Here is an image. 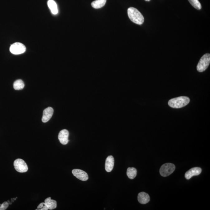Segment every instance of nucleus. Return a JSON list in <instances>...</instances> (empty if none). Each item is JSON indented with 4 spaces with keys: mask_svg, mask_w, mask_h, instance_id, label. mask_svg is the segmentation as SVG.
<instances>
[{
    "mask_svg": "<svg viewBox=\"0 0 210 210\" xmlns=\"http://www.w3.org/2000/svg\"><path fill=\"white\" fill-rule=\"evenodd\" d=\"M128 15L130 19L136 24L142 25L144 22L143 15L137 9L130 7L128 9Z\"/></svg>",
    "mask_w": 210,
    "mask_h": 210,
    "instance_id": "nucleus-1",
    "label": "nucleus"
},
{
    "mask_svg": "<svg viewBox=\"0 0 210 210\" xmlns=\"http://www.w3.org/2000/svg\"><path fill=\"white\" fill-rule=\"evenodd\" d=\"M190 99L188 97L181 96L172 98L169 100L168 104L173 108H181L184 107L189 104Z\"/></svg>",
    "mask_w": 210,
    "mask_h": 210,
    "instance_id": "nucleus-2",
    "label": "nucleus"
},
{
    "mask_svg": "<svg viewBox=\"0 0 210 210\" xmlns=\"http://www.w3.org/2000/svg\"><path fill=\"white\" fill-rule=\"evenodd\" d=\"M210 63V55L209 53L203 55L200 59L197 66V70L198 72L204 71L208 68Z\"/></svg>",
    "mask_w": 210,
    "mask_h": 210,
    "instance_id": "nucleus-3",
    "label": "nucleus"
},
{
    "mask_svg": "<svg viewBox=\"0 0 210 210\" xmlns=\"http://www.w3.org/2000/svg\"><path fill=\"white\" fill-rule=\"evenodd\" d=\"M174 165L171 163H166L163 165L160 169V173L163 177H167L171 174L175 170Z\"/></svg>",
    "mask_w": 210,
    "mask_h": 210,
    "instance_id": "nucleus-4",
    "label": "nucleus"
},
{
    "mask_svg": "<svg viewBox=\"0 0 210 210\" xmlns=\"http://www.w3.org/2000/svg\"><path fill=\"white\" fill-rule=\"evenodd\" d=\"M9 50L12 54L20 55L25 52L26 48L23 44L20 43H15L11 45Z\"/></svg>",
    "mask_w": 210,
    "mask_h": 210,
    "instance_id": "nucleus-5",
    "label": "nucleus"
},
{
    "mask_svg": "<svg viewBox=\"0 0 210 210\" xmlns=\"http://www.w3.org/2000/svg\"><path fill=\"white\" fill-rule=\"evenodd\" d=\"M14 166L17 172L23 173L27 172L28 167L26 163L23 160L17 159L14 162Z\"/></svg>",
    "mask_w": 210,
    "mask_h": 210,
    "instance_id": "nucleus-6",
    "label": "nucleus"
},
{
    "mask_svg": "<svg viewBox=\"0 0 210 210\" xmlns=\"http://www.w3.org/2000/svg\"><path fill=\"white\" fill-rule=\"evenodd\" d=\"M72 173L74 176L82 181H86L88 179V176L85 172L80 169H74L72 170Z\"/></svg>",
    "mask_w": 210,
    "mask_h": 210,
    "instance_id": "nucleus-7",
    "label": "nucleus"
},
{
    "mask_svg": "<svg viewBox=\"0 0 210 210\" xmlns=\"http://www.w3.org/2000/svg\"><path fill=\"white\" fill-rule=\"evenodd\" d=\"M69 136L68 131L67 130L64 129L62 130L59 133L58 138L61 144L63 145H67L69 141Z\"/></svg>",
    "mask_w": 210,
    "mask_h": 210,
    "instance_id": "nucleus-8",
    "label": "nucleus"
},
{
    "mask_svg": "<svg viewBox=\"0 0 210 210\" xmlns=\"http://www.w3.org/2000/svg\"><path fill=\"white\" fill-rule=\"evenodd\" d=\"M202 169L200 167H194L186 172L185 177L187 179H189L192 177L201 174Z\"/></svg>",
    "mask_w": 210,
    "mask_h": 210,
    "instance_id": "nucleus-9",
    "label": "nucleus"
},
{
    "mask_svg": "<svg viewBox=\"0 0 210 210\" xmlns=\"http://www.w3.org/2000/svg\"><path fill=\"white\" fill-rule=\"evenodd\" d=\"M53 109L52 107H48L44 110L43 113V116L42 121L44 123H46L49 121L52 117L53 114Z\"/></svg>",
    "mask_w": 210,
    "mask_h": 210,
    "instance_id": "nucleus-10",
    "label": "nucleus"
},
{
    "mask_svg": "<svg viewBox=\"0 0 210 210\" xmlns=\"http://www.w3.org/2000/svg\"><path fill=\"white\" fill-rule=\"evenodd\" d=\"M114 160L112 156H108L107 158L105 163V169L107 172H110L113 169Z\"/></svg>",
    "mask_w": 210,
    "mask_h": 210,
    "instance_id": "nucleus-11",
    "label": "nucleus"
},
{
    "mask_svg": "<svg viewBox=\"0 0 210 210\" xmlns=\"http://www.w3.org/2000/svg\"><path fill=\"white\" fill-rule=\"evenodd\" d=\"M138 200L139 203L141 204H146L150 201V196L145 192H141L138 195Z\"/></svg>",
    "mask_w": 210,
    "mask_h": 210,
    "instance_id": "nucleus-12",
    "label": "nucleus"
},
{
    "mask_svg": "<svg viewBox=\"0 0 210 210\" xmlns=\"http://www.w3.org/2000/svg\"><path fill=\"white\" fill-rule=\"evenodd\" d=\"M45 203L48 207V209L50 210H53L56 208L57 206V203L56 201L55 200L51 199V197H48L45 200Z\"/></svg>",
    "mask_w": 210,
    "mask_h": 210,
    "instance_id": "nucleus-13",
    "label": "nucleus"
},
{
    "mask_svg": "<svg viewBox=\"0 0 210 210\" xmlns=\"http://www.w3.org/2000/svg\"><path fill=\"white\" fill-rule=\"evenodd\" d=\"M48 5L53 15H56L58 13L57 6L55 2L53 0H49L48 2Z\"/></svg>",
    "mask_w": 210,
    "mask_h": 210,
    "instance_id": "nucleus-14",
    "label": "nucleus"
},
{
    "mask_svg": "<svg viewBox=\"0 0 210 210\" xmlns=\"http://www.w3.org/2000/svg\"><path fill=\"white\" fill-rule=\"evenodd\" d=\"M107 0H96L92 3V7L95 9L102 7L106 4Z\"/></svg>",
    "mask_w": 210,
    "mask_h": 210,
    "instance_id": "nucleus-15",
    "label": "nucleus"
},
{
    "mask_svg": "<svg viewBox=\"0 0 210 210\" xmlns=\"http://www.w3.org/2000/svg\"><path fill=\"white\" fill-rule=\"evenodd\" d=\"M126 174L130 179H134L137 175V170L134 167H129L127 170Z\"/></svg>",
    "mask_w": 210,
    "mask_h": 210,
    "instance_id": "nucleus-16",
    "label": "nucleus"
},
{
    "mask_svg": "<svg viewBox=\"0 0 210 210\" xmlns=\"http://www.w3.org/2000/svg\"><path fill=\"white\" fill-rule=\"evenodd\" d=\"M24 82L21 79H18L13 84V88L15 90H21L24 88Z\"/></svg>",
    "mask_w": 210,
    "mask_h": 210,
    "instance_id": "nucleus-17",
    "label": "nucleus"
},
{
    "mask_svg": "<svg viewBox=\"0 0 210 210\" xmlns=\"http://www.w3.org/2000/svg\"><path fill=\"white\" fill-rule=\"evenodd\" d=\"M189 3L195 9L200 10L202 8L201 4L198 0H189Z\"/></svg>",
    "mask_w": 210,
    "mask_h": 210,
    "instance_id": "nucleus-18",
    "label": "nucleus"
},
{
    "mask_svg": "<svg viewBox=\"0 0 210 210\" xmlns=\"http://www.w3.org/2000/svg\"><path fill=\"white\" fill-rule=\"evenodd\" d=\"M48 209H48V207L46 206L45 203H42L39 205V206H37V209L36 210H48Z\"/></svg>",
    "mask_w": 210,
    "mask_h": 210,
    "instance_id": "nucleus-19",
    "label": "nucleus"
},
{
    "mask_svg": "<svg viewBox=\"0 0 210 210\" xmlns=\"http://www.w3.org/2000/svg\"><path fill=\"white\" fill-rule=\"evenodd\" d=\"M9 203L7 202H5L2 204H0V210H5L8 207Z\"/></svg>",
    "mask_w": 210,
    "mask_h": 210,
    "instance_id": "nucleus-20",
    "label": "nucleus"
},
{
    "mask_svg": "<svg viewBox=\"0 0 210 210\" xmlns=\"http://www.w3.org/2000/svg\"><path fill=\"white\" fill-rule=\"evenodd\" d=\"M145 1H150V0H145Z\"/></svg>",
    "mask_w": 210,
    "mask_h": 210,
    "instance_id": "nucleus-21",
    "label": "nucleus"
}]
</instances>
